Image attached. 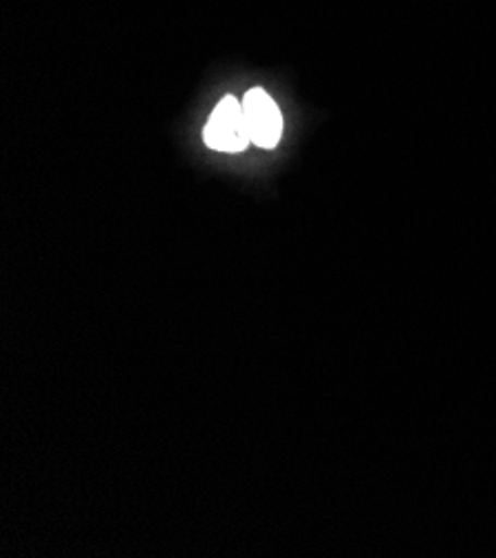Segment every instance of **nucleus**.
<instances>
[{
	"label": "nucleus",
	"mask_w": 496,
	"mask_h": 558,
	"mask_svg": "<svg viewBox=\"0 0 496 558\" xmlns=\"http://www.w3.org/2000/svg\"><path fill=\"white\" fill-rule=\"evenodd\" d=\"M241 102H243V114L247 121L252 143L258 147L271 149L281 141V134H283L281 109L271 100L267 92L258 87L250 89Z\"/></svg>",
	"instance_id": "obj_2"
},
{
	"label": "nucleus",
	"mask_w": 496,
	"mask_h": 558,
	"mask_svg": "<svg viewBox=\"0 0 496 558\" xmlns=\"http://www.w3.org/2000/svg\"><path fill=\"white\" fill-rule=\"evenodd\" d=\"M205 143L218 151H243L252 143L243 102L226 96L216 105L205 125Z\"/></svg>",
	"instance_id": "obj_1"
}]
</instances>
